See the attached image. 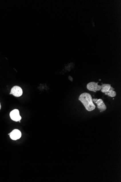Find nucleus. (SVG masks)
<instances>
[{"label":"nucleus","mask_w":121,"mask_h":182,"mask_svg":"<svg viewBox=\"0 0 121 182\" xmlns=\"http://www.w3.org/2000/svg\"><path fill=\"white\" fill-rule=\"evenodd\" d=\"M78 99L88 111H92L96 109V106L92 101V96L89 93H83L80 95Z\"/></svg>","instance_id":"nucleus-1"},{"label":"nucleus","mask_w":121,"mask_h":182,"mask_svg":"<svg viewBox=\"0 0 121 182\" xmlns=\"http://www.w3.org/2000/svg\"><path fill=\"white\" fill-rule=\"evenodd\" d=\"M98 83L95 82H91L88 83L87 85V88L90 91L96 92V91H100L101 89V86L98 85Z\"/></svg>","instance_id":"nucleus-2"},{"label":"nucleus","mask_w":121,"mask_h":182,"mask_svg":"<svg viewBox=\"0 0 121 182\" xmlns=\"http://www.w3.org/2000/svg\"><path fill=\"white\" fill-rule=\"evenodd\" d=\"M92 101L95 103L97 105L98 109L101 112H103L105 111L107 109V107L103 102V100L102 99H96L94 98L92 99Z\"/></svg>","instance_id":"nucleus-3"},{"label":"nucleus","mask_w":121,"mask_h":182,"mask_svg":"<svg viewBox=\"0 0 121 182\" xmlns=\"http://www.w3.org/2000/svg\"><path fill=\"white\" fill-rule=\"evenodd\" d=\"M10 117L12 120L16 122L20 121L21 119L19 114V111L17 109H14L11 112Z\"/></svg>","instance_id":"nucleus-4"},{"label":"nucleus","mask_w":121,"mask_h":182,"mask_svg":"<svg viewBox=\"0 0 121 182\" xmlns=\"http://www.w3.org/2000/svg\"><path fill=\"white\" fill-rule=\"evenodd\" d=\"M10 94H12L15 96L20 97L22 95L23 90L19 86H15L11 90Z\"/></svg>","instance_id":"nucleus-5"},{"label":"nucleus","mask_w":121,"mask_h":182,"mask_svg":"<svg viewBox=\"0 0 121 182\" xmlns=\"http://www.w3.org/2000/svg\"><path fill=\"white\" fill-rule=\"evenodd\" d=\"M11 139L13 140H16L19 139L21 137V132L18 129H15L9 134Z\"/></svg>","instance_id":"nucleus-6"},{"label":"nucleus","mask_w":121,"mask_h":182,"mask_svg":"<svg viewBox=\"0 0 121 182\" xmlns=\"http://www.w3.org/2000/svg\"><path fill=\"white\" fill-rule=\"evenodd\" d=\"M114 89L112 87L110 88L109 90L106 92L105 93L106 95H108V96L114 98L116 96V93L114 91Z\"/></svg>","instance_id":"nucleus-7"},{"label":"nucleus","mask_w":121,"mask_h":182,"mask_svg":"<svg viewBox=\"0 0 121 182\" xmlns=\"http://www.w3.org/2000/svg\"><path fill=\"white\" fill-rule=\"evenodd\" d=\"M101 86V91L102 92L104 93L108 92L111 87V84H103Z\"/></svg>","instance_id":"nucleus-8"},{"label":"nucleus","mask_w":121,"mask_h":182,"mask_svg":"<svg viewBox=\"0 0 121 182\" xmlns=\"http://www.w3.org/2000/svg\"><path fill=\"white\" fill-rule=\"evenodd\" d=\"M69 79L71 80V81H72V82L73 81V78L72 77H71V76H69Z\"/></svg>","instance_id":"nucleus-9"},{"label":"nucleus","mask_w":121,"mask_h":182,"mask_svg":"<svg viewBox=\"0 0 121 182\" xmlns=\"http://www.w3.org/2000/svg\"><path fill=\"white\" fill-rule=\"evenodd\" d=\"M1 103H0V110H1Z\"/></svg>","instance_id":"nucleus-10"}]
</instances>
